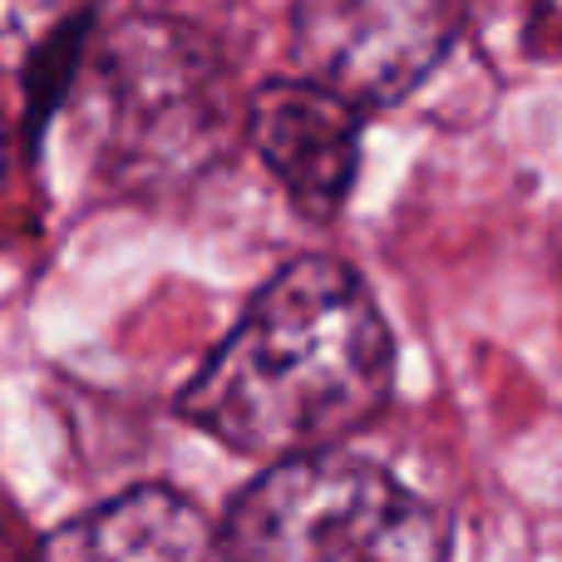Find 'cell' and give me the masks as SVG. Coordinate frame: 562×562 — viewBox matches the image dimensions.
Instances as JSON below:
<instances>
[{"mask_svg": "<svg viewBox=\"0 0 562 562\" xmlns=\"http://www.w3.org/2000/svg\"><path fill=\"white\" fill-rule=\"evenodd\" d=\"M213 553L217 538L198 504L144 484L49 533L40 562H213Z\"/></svg>", "mask_w": 562, "mask_h": 562, "instance_id": "cell-6", "label": "cell"}, {"mask_svg": "<svg viewBox=\"0 0 562 562\" xmlns=\"http://www.w3.org/2000/svg\"><path fill=\"white\" fill-rule=\"evenodd\" d=\"M390 380L395 340L366 281L336 257H301L257 291L178 409L233 454L286 464L336 454L380 415Z\"/></svg>", "mask_w": 562, "mask_h": 562, "instance_id": "cell-1", "label": "cell"}, {"mask_svg": "<svg viewBox=\"0 0 562 562\" xmlns=\"http://www.w3.org/2000/svg\"><path fill=\"white\" fill-rule=\"evenodd\" d=\"M247 134L301 217H340L360 168L356 109L311 79H267L247 104Z\"/></svg>", "mask_w": 562, "mask_h": 562, "instance_id": "cell-5", "label": "cell"}, {"mask_svg": "<svg viewBox=\"0 0 562 562\" xmlns=\"http://www.w3.org/2000/svg\"><path fill=\"white\" fill-rule=\"evenodd\" d=\"M99 158L124 188H183L227 154V65L203 30L124 15L94 55Z\"/></svg>", "mask_w": 562, "mask_h": 562, "instance_id": "cell-2", "label": "cell"}, {"mask_svg": "<svg viewBox=\"0 0 562 562\" xmlns=\"http://www.w3.org/2000/svg\"><path fill=\"white\" fill-rule=\"evenodd\" d=\"M301 69L340 104L385 109L454 49L459 10L429 0H316L291 15Z\"/></svg>", "mask_w": 562, "mask_h": 562, "instance_id": "cell-4", "label": "cell"}, {"mask_svg": "<svg viewBox=\"0 0 562 562\" xmlns=\"http://www.w3.org/2000/svg\"><path fill=\"white\" fill-rule=\"evenodd\" d=\"M449 518L350 454L272 464L227 508L223 562H449Z\"/></svg>", "mask_w": 562, "mask_h": 562, "instance_id": "cell-3", "label": "cell"}, {"mask_svg": "<svg viewBox=\"0 0 562 562\" xmlns=\"http://www.w3.org/2000/svg\"><path fill=\"white\" fill-rule=\"evenodd\" d=\"M538 25H558V30H562V5H553V10H538ZM548 40H562V35H548Z\"/></svg>", "mask_w": 562, "mask_h": 562, "instance_id": "cell-7", "label": "cell"}, {"mask_svg": "<svg viewBox=\"0 0 562 562\" xmlns=\"http://www.w3.org/2000/svg\"><path fill=\"white\" fill-rule=\"evenodd\" d=\"M0 158H5V128H0Z\"/></svg>", "mask_w": 562, "mask_h": 562, "instance_id": "cell-8", "label": "cell"}]
</instances>
